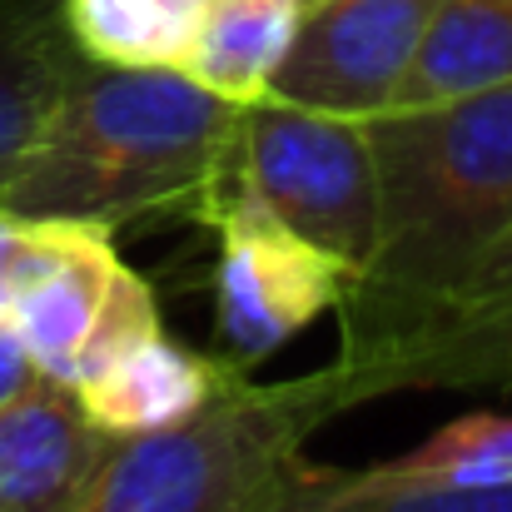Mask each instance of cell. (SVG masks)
I'll return each instance as SVG.
<instances>
[{"mask_svg": "<svg viewBox=\"0 0 512 512\" xmlns=\"http://www.w3.org/2000/svg\"><path fill=\"white\" fill-rule=\"evenodd\" d=\"M239 110L179 65L85 60L0 204L105 234L145 214L214 219L234 179Z\"/></svg>", "mask_w": 512, "mask_h": 512, "instance_id": "1", "label": "cell"}, {"mask_svg": "<svg viewBox=\"0 0 512 512\" xmlns=\"http://www.w3.org/2000/svg\"><path fill=\"white\" fill-rule=\"evenodd\" d=\"M339 413L329 368L284 383L224 373L184 423L115 438L80 512H294L324 478L304 448Z\"/></svg>", "mask_w": 512, "mask_h": 512, "instance_id": "2", "label": "cell"}, {"mask_svg": "<svg viewBox=\"0 0 512 512\" xmlns=\"http://www.w3.org/2000/svg\"><path fill=\"white\" fill-rule=\"evenodd\" d=\"M378 165V254L348 284L438 279L512 214V85L368 115Z\"/></svg>", "mask_w": 512, "mask_h": 512, "instance_id": "3", "label": "cell"}, {"mask_svg": "<svg viewBox=\"0 0 512 512\" xmlns=\"http://www.w3.org/2000/svg\"><path fill=\"white\" fill-rule=\"evenodd\" d=\"M234 184L348 274L373 264L378 165L368 120L264 95L239 110Z\"/></svg>", "mask_w": 512, "mask_h": 512, "instance_id": "4", "label": "cell"}, {"mask_svg": "<svg viewBox=\"0 0 512 512\" xmlns=\"http://www.w3.org/2000/svg\"><path fill=\"white\" fill-rule=\"evenodd\" d=\"M219 264H214V358L229 373H254L299 329L339 309L348 269L284 229L234 179L214 209Z\"/></svg>", "mask_w": 512, "mask_h": 512, "instance_id": "5", "label": "cell"}, {"mask_svg": "<svg viewBox=\"0 0 512 512\" xmlns=\"http://www.w3.org/2000/svg\"><path fill=\"white\" fill-rule=\"evenodd\" d=\"M443 0H314L269 80L274 100L334 115H378L403 85Z\"/></svg>", "mask_w": 512, "mask_h": 512, "instance_id": "6", "label": "cell"}, {"mask_svg": "<svg viewBox=\"0 0 512 512\" xmlns=\"http://www.w3.org/2000/svg\"><path fill=\"white\" fill-rule=\"evenodd\" d=\"M115 274H120V254L105 229L70 224V219L30 224V249L20 259L5 314L15 319L40 373L70 383L75 358L105 309Z\"/></svg>", "mask_w": 512, "mask_h": 512, "instance_id": "7", "label": "cell"}, {"mask_svg": "<svg viewBox=\"0 0 512 512\" xmlns=\"http://www.w3.org/2000/svg\"><path fill=\"white\" fill-rule=\"evenodd\" d=\"M110 443L80 393L40 373L0 408V512H80Z\"/></svg>", "mask_w": 512, "mask_h": 512, "instance_id": "8", "label": "cell"}, {"mask_svg": "<svg viewBox=\"0 0 512 512\" xmlns=\"http://www.w3.org/2000/svg\"><path fill=\"white\" fill-rule=\"evenodd\" d=\"M85 60L65 0H0V189Z\"/></svg>", "mask_w": 512, "mask_h": 512, "instance_id": "9", "label": "cell"}, {"mask_svg": "<svg viewBox=\"0 0 512 512\" xmlns=\"http://www.w3.org/2000/svg\"><path fill=\"white\" fill-rule=\"evenodd\" d=\"M224 373L229 368L214 353H189L184 343L155 334L120 353L115 363H105L95 378L75 383V393L100 428L130 438V433L174 428L189 413H199L224 383Z\"/></svg>", "mask_w": 512, "mask_h": 512, "instance_id": "10", "label": "cell"}, {"mask_svg": "<svg viewBox=\"0 0 512 512\" xmlns=\"http://www.w3.org/2000/svg\"><path fill=\"white\" fill-rule=\"evenodd\" d=\"M299 15V0H209L179 55V70L234 105H254L269 95Z\"/></svg>", "mask_w": 512, "mask_h": 512, "instance_id": "11", "label": "cell"}, {"mask_svg": "<svg viewBox=\"0 0 512 512\" xmlns=\"http://www.w3.org/2000/svg\"><path fill=\"white\" fill-rule=\"evenodd\" d=\"M512 85V0H443L388 105H433Z\"/></svg>", "mask_w": 512, "mask_h": 512, "instance_id": "12", "label": "cell"}, {"mask_svg": "<svg viewBox=\"0 0 512 512\" xmlns=\"http://www.w3.org/2000/svg\"><path fill=\"white\" fill-rule=\"evenodd\" d=\"M209 0H65L70 30L90 60L179 65Z\"/></svg>", "mask_w": 512, "mask_h": 512, "instance_id": "13", "label": "cell"}, {"mask_svg": "<svg viewBox=\"0 0 512 512\" xmlns=\"http://www.w3.org/2000/svg\"><path fill=\"white\" fill-rule=\"evenodd\" d=\"M373 483H423V488H488L512 483V418L508 413H468L448 423L438 438L403 458H383L363 468Z\"/></svg>", "mask_w": 512, "mask_h": 512, "instance_id": "14", "label": "cell"}, {"mask_svg": "<svg viewBox=\"0 0 512 512\" xmlns=\"http://www.w3.org/2000/svg\"><path fill=\"white\" fill-rule=\"evenodd\" d=\"M294 512H512V483L423 488V483H373L363 473L324 468V478Z\"/></svg>", "mask_w": 512, "mask_h": 512, "instance_id": "15", "label": "cell"}, {"mask_svg": "<svg viewBox=\"0 0 512 512\" xmlns=\"http://www.w3.org/2000/svg\"><path fill=\"white\" fill-rule=\"evenodd\" d=\"M155 334H160L155 289H150L130 264H120V274H115V284H110V294H105V309H100V319H95L90 339H85L80 358H75L70 388H75V383H85V378H95L105 363H115L120 353H130L135 343L155 339Z\"/></svg>", "mask_w": 512, "mask_h": 512, "instance_id": "16", "label": "cell"}, {"mask_svg": "<svg viewBox=\"0 0 512 512\" xmlns=\"http://www.w3.org/2000/svg\"><path fill=\"white\" fill-rule=\"evenodd\" d=\"M35 378H40V363L30 358V348H25V339H20L15 319L0 309V408L15 403Z\"/></svg>", "mask_w": 512, "mask_h": 512, "instance_id": "17", "label": "cell"}, {"mask_svg": "<svg viewBox=\"0 0 512 512\" xmlns=\"http://www.w3.org/2000/svg\"><path fill=\"white\" fill-rule=\"evenodd\" d=\"M30 214H15L0 204V309L10 304V289H15V274H20V259L30 249Z\"/></svg>", "mask_w": 512, "mask_h": 512, "instance_id": "18", "label": "cell"}, {"mask_svg": "<svg viewBox=\"0 0 512 512\" xmlns=\"http://www.w3.org/2000/svg\"><path fill=\"white\" fill-rule=\"evenodd\" d=\"M299 5H304V10H309V5H314V0H299Z\"/></svg>", "mask_w": 512, "mask_h": 512, "instance_id": "19", "label": "cell"}]
</instances>
